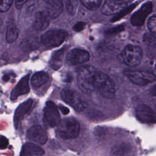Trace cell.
Listing matches in <instances>:
<instances>
[{"mask_svg":"<svg viewBox=\"0 0 156 156\" xmlns=\"http://www.w3.org/2000/svg\"><path fill=\"white\" fill-rule=\"evenodd\" d=\"M14 0H0V10L2 12H7L12 4H13Z\"/></svg>","mask_w":156,"mask_h":156,"instance_id":"cell-27","label":"cell"},{"mask_svg":"<svg viewBox=\"0 0 156 156\" xmlns=\"http://www.w3.org/2000/svg\"><path fill=\"white\" fill-rule=\"evenodd\" d=\"M115 1H122V0H115Z\"/></svg>","mask_w":156,"mask_h":156,"instance_id":"cell-33","label":"cell"},{"mask_svg":"<svg viewBox=\"0 0 156 156\" xmlns=\"http://www.w3.org/2000/svg\"><path fill=\"white\" fill-rule=\"evenodd\" d=\"M27 138L40 144H44L48 140V135L44 129L40 125H34L27 131Z\"/></svg>","mask_w":156,"mask_h":156,"instance_id":"cell-12","label":"cell"},{"mask_svg":"<svg viewBox=\"0 0 156 156\" xmlns=\"http://www.w3.org/2000/svg\"><path fill=\"white\" fill-rule=\"evenodd\" d=\"M44 153L43 149L38 145L32 143H26L23 145L20 156L41 155Z\"/></svg>","mask_w":156,"mask_h":156,"instance_id":"cell-17","label":"cell"},{"mask_svg":"<svg viewBox=\"0 0 156 156\" xmlns=\"http://www.w3.org/2000/svg\"><path fill=\"white\" fill-rule=\"evenodd\" d=\"M147 28L153 35H156V15H153L148 20Z\"/></svg>","mask_w":156,"mask_h":156,"instance_id":"cell-26","label":"cell"},{"mask_svg":"<svg viewBox=\"0 0 156 156\" xmlns=\"http://www.w3.org/2000/svg\"><path fill=\"white\" fill-rule=\"evenodd\" d=\"M61 96L66 104L72 107L77 112L83 111L87 107L85 102L80 95L74 90L68 88L63 89L62 91Z\"/></svg>","mask_w":156,"mask_h":156,"instance_id":"cell-6","label":"cell"},{"mask_svg":"<svg viewBox=\"0 0 156 156\" xmlns=\"http://www.w3.org/2000/svg\"><path fill=\"white\" fill-rule=\"evenodd\" d=\"M125 75L133 83L137 85H145L153 82L156 79V76L147 71L125 70Z\"/></svg>","mask_w":156,"mask_h":156,"instance_id":"cell-7","label":"cell"},{"mask_svg":"<svg viewBox=\"0 0 156 156\" xmlns=\"http://www.w3.org/2000/svg\"><path fill=\"white\" fill-rule=\"evenodd\" d=\"M97 70L91 65H85L77 69V77L80 89L88 94L95 89V78Z\"/></svg>","mask_w":156,"mask_h":156,"instance_id":"cell-1","label":"cell"},{"mask_svg":"<svg viewBox=\"0 0 156 156\" xmlns=\"http://www.w3.org/2000/svg\"><path fill=\"white\" fill-rule=\"evenodd\" d=\"M126 4L124 2H118L115 0H106L102 4L101 12L105 15L117 14L126 8Z\"/></svg>","mask_w":156,"mask_h":156,"instance_id":"cell-13","label":"cell"},{"mask_svg":"<svg viewBox=\"0 0 156 156\" xmlns=\"http://www.w3.org/2000/svg\"><path fill=\"white\" fill-rule=\"evenodd\" d=\"M28 0H16L15 1V5L16 9H20L23 5L27 2Z\"/></svg>","mask_w":156,"mask_h":156,"instance_id":"cell-29","label":"cell"},{"mask_svg":"<svg viewBox=\"0 0 156 156\" xmlns=\"http://www.w3.org/2000/svg\"><path fill=\"white\" fill-rule=\"evenodd\" d=\"M44 121L51 127L58 126L60 121V115L57 107L52 101L46 102L44 108Z\"/></svg>","mask_w":156,"mask_h":156,"instance_id":"cell-8","label":"cell"},{"mask_svg":"<svg viewBox=\"0 0 156 156\" xmlns=\"http://www.w3.org/2000/svg\"><path fill=\"white\" fill-rule=\"evenodd\" d=\"M90 59L89 53L82 49L75 48L68 52L66 61L69 65H77L87 62Z\"/></svg>","mask_w":156,"mask_h":156,"instance_id":"cell-9","label":"cell"},{"mask_svg":"<svg viewBox=\"0 0 156 156\" xmlns=\"http://www.w3.org/2000/svg\"><path fill=\"white\" fill-rule=\"evenodd\" d=\"M149 93L151 95L156 96V84L152 86L150 90H149Z\"/></svg>","mask_w":156,"mask_h":156,"instance_id":"cell-31","label":"cell"},{"mask_svg":"<svg viewBox=\"0 0 156 156\" xmlns=\"http://www.w3.org/2000/svg\"><path fill=\"white\" fill-rule=\"evenodd\" d=\"M80 124L74 118H65L58 126V133L63 140L77 138L80 132Z\"/></svg>","mask_w":156,"mask_h":156,"instance_id":"cell-4","label":"cell"},{"mask_svg":"<svg viewBox=\"0 0 156 156\" xmlns=\"http://www.w3.org/2000/svg\"><path fill=\"white\" fill-rule=\"evenodd\" d=\"M137 119L144 123H156V113L146 104H141L136 108Z\"/></svg>","mask_w":156,"mask_h":156,"instance_id":"cell-11","label":"cell"},{"mask_svg":"<svg viewBox=\"0 0 156 156\" xmlns=\"http://www.w3.org/2000/svg\"><path fill=\"white\" fill-rule=\"evenodd\" d=\"M152 3L147 2L144 4L141 8L135 12L130 19V22L133 26H140L143 24L146 17L152 11Z\"/></svg>","mask_w":156,"mask_h":156,"instance_id":"cell-10","label":"cell"},{"mask_svg":"<svg viewBox=\"0 0 156 156\" xmlns=\"http://www.w3.org/2000/svg\"><path fill=\"white\" fill-rule=\"evenodd\" d=\"M8 144V140L4 136L1 137V149H5Z\"/></svg>","mask_w":156,"mask_h":156,"instance_id":"cell-30","label":"cell"},{"mask_svg":"<svg viewBox=\"0 0 156 156\" xmlns=\"http://www.w3.org/2000/svg\"><path fill=\"white\" fill-rule=\"evenodd\" d=\"M78 7V0H66V9L68 13L71 15H74Z\"/></svg>","mask_w":156,"mask_h":156,"instance_id":"cell-25","label":"cell"},{"mask_svg":"<svg viewBox=\"0 0 156 156\" xmlns=\"http://www.w3.org/2000/svg\"><path fill=\"white\" fill-rule=\"evenodd\" d=\"M46 3V12L51 19L57 18L63 10L62 0H44Z\"/></svg>","mask_w":156,"mask_h":156,"instance_id":"cell-14","label":"cell"},{"mask_svg":"<svg viewBox=\"0 0 156 156\" xmlns=\"http://www.w3.org/2000/svg\"><path fill=\"white\" fill-rule=\"evenodd\" d=\"M132 151V146L130 144L121 143L114 146L111 149L112 156H126Z\"/></svg>","mask_w":156,"mask_h":156,"instance_id":"cell-20","label":"cell"},{"mask_svg":"<svg viewBox=\"0 0 156 156\" xmlns=\"http://www.w3.org/2000/svg\"><path fill=\"white\" fill-rule=\"evenodd\" d=\"M38 44V41L35 38H28L24 40L21 43V47L24 49H35Z\"/></svg>","mask_w":156,"mask_h":156,"instance_id":"cell-24","label":"cell"},{"mask_svg":"<svg viewBox=\"0 0 156 156\" xmlns=\"http://www.w3.org/2000/svg\"><path fill=\"white\" fill-rule=\"evenodd\" d=\"M65 49L62 48L53 54L49 62L51 66L53 69H58L62 66L63 64V60L65 55Z\"/></svg>","mask_w":156,"mask_h":156,"instance_id":"cell-21","label":"cell"},{"mask_svg":"<svg viewBox=\"0 0 156 156\" xmlns=\"http://www.w3.org/2000/svg\"><path fill=\"white\" fill-rule=\"evenodd\" d=\"M19 31L16 26L13 23H10L7 29L6 40L8 43L14 42L18 38Z\"/></svg>","mask_w":156,"mask_h":156,"instance_id":"cell-22","label":"cell"},{"mask_svg":"<svg viewBox=\"0 0 156 156\" xmlns=\"http://www.w3.org/2000/svg\"><path fill=\"white\" fill-rule=\"evenodd\" d=\"M49 80L48 74L44 71H40L35 73L30 79V83L33 88L37 89L48 83Z\"/></svg>","mask_w":156,"mask_h":156,"instance_id":"cell-19","label":"cell"},{"mask_svg":"<svg viewBox=\"0 0 156 156\" xmlns=\"http://www.w3.org/2000/svg\"><path fill=\"white\" fill-rule=\"evenodd\" d=\"M85 23H83V22H78L73 27V29L76 32H79V31H80L82 30L84 27H85Z\"/></svg>","mask_w":156,"mask_h":156,"instance_id":"cell-28","label":"cell"},{"mask_svg":"<svg viewBox=\"0 0 156 156\" xmlns=\"http://www.w3.org/2000/svg\"><path fill=\"white\" fill-rule=\"evenodd\" d=\"M143 58L141 49L136 45L128 44L118 55V60L130 67L138 66Z\"/></svg>","mask_w":156,"mask_h":156,"instance_id":"cell-2","label":"cell"},{"mask_svg":"<svg viewBox=\"0 0 156 156\" xmlns=\"http://www.w3.org/2000/svg\"><path fill=\"white\" fill-rule=\"evenodd\" d=\"M80 2L90 10H97L102 4V0H80Z\"/></svg>","mask_w":156,"mask_h":156,"instance_id":"cell-23","label":"cell"},{"mask_svg":"<svg viewBox=\"0 0 156 156\" xmlns=\"http://www.w3.org/2000/svg\"><path fill=\"white\" fill-rule=\"evenodd\" d=\"M33 104L32 99H28L18 106L14 115L15 124L19 122L29 113Z\"/></svg>","mask_w":156,"mask_h":156,"instance_id":"cell-18","label":"cell"},{"mask_svg":"<svg viewBox=\"0 0 156 156\" xmlns=\"http://www.w3.org/2000/svg\"><path fill=\"white\" fill-rule=\"evenodd\" d=\"M95 88L105 98L112 99L116 93L115 84L106 74L97 71L95 78Z\"/></svg>","mask_w":156,"mask_h":156,"instance_id":"cell-3","label":"cell"},{"mask_svg":"<svg viewBox=\"0 0 156 156\" xmlns=\"http://www.w3.org/2000/svg\"><path fill=\"white\" fill-rule=\"evenodd\" d=\"M68 33L62 29H52L43 34L41 38V43L48 48L56 47L63 43Z\"/></svg>","mask_w":156,"mask_h":156,"instance_id":"cell-5","label":"cell"},{"mask_svg":"<svg viewBox=\"0 0 156 156\" xmlns=\"http://www.w3.org/2000/svg\"><path fill=\"white\" fill-rule=\"evenodd\" d=\"M29 75L24 77L16 85V86L12 90L10 95L11 99L15 100L17 99L19 96L27 94L29 91Z\"/></svg>","mask_w":156,"mask_h":156,"instance_id":"cell-16","label":"cell"},{"mask_svg":"<svg viewBox=\"0 0 156 156\" xmlns=\"http://www.w3.org/2000/svg\"><path fill=\"white\" fill-rule=\"evenodd\" d=\"M60 109L62 111V112L63 113V114H64V115H67L69 113V109L68 108L64 107V106H61L60 105Z\"/></svg>","mask_w":156,"mask_h":156,"instance_id":"cell-32","label":"cell"},{"mask_svg":"<svg viewBox=\"0 0 156 156\" xmlns=\"http://www.w3.org/2000/svg\"><path fill=\"white\" fill-rule=\"evenodd\" d=\"M51 18L47 12L40 11L38 12L34 18L33 23V27L35 30L41 31L47 28L49 24Z\"/></svg>","mask_w":156,"mask_h":156,"instance_id":"cell-15","label":"cell"}]
</instances>
